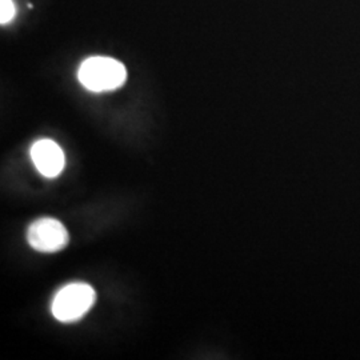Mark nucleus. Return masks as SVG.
<instances>
[{
    "label": "nucleus",
    "mask_w": 360,
    "mask_h": 360,
    "mask_svg": "<svg viewBox=\"0 0 360 360\" xmlns=\"http://www.w3.org/2000/svg\"><path fill=\"white\" fill-rule=\"evenodd\" d=\"M79 82L92 92L114 91L126 83V67L112 58L92 56L86 59L77 71Z\"/></svg>",
    "instance_id": "obj_1"
},
{
    "label": "nucleus",
    "mask_w": 360,
    "mask_h": 360,
    "mask_svg": "<svg viewBox=\"0 0 360 360\" xmlns=\"http://www.w3.org/2000/svg\"><path fill=\"white\" fill-rule=\"evenodd\" d=\"M96 300L95 290L87 283H70L60 288L53 297L52 315L62 323L80 321L90 311Z\"/></svg>",
    "instance_id": "obj_2"
},
{
    "label": "nucleus",
    "mask_w": 360,
    "mask_h": 360,
    "mask_svg": "<svg viewBox=\"0 0 360 360\" xmlns=\"http://www.w3.org/2000/svg\"><path fill=\"white\" fill-rule=\"evenodd\" d=\"M27 240L39 252L53 254L65 250L70 243V235L58 219L40 218L28 227Z\"/></svg>",
    "instance_id": "obj_3"
},
{
    "label": "nucleus",
    "mask_w": 360,
    "mask_h": 360,
    "mask_svg": "<svg viewBox=\"0 0 360 360\" xmlns=\"http://www.w3.org/2000/svg\"><path fill=\"white\" fill-rule=\"evenodd\" d=\"M31 159L39 172L46 178H56L65 165V153L51 139H40L31 147Z\"/></svg>",
    "instance_id": "obj_4"
},
{
    "label": "nucleus",
    "mask_w": 360,
    "mask_h": 360,
    "mask_svg": "<svg viewBox=\"0 0 360 360\" xmlns=\"http://www.w3.org/2000/svg\"><path fill=\"white\" fill-rule=\"evenodd\" d=\"M15 16V6L13 0H0V23H10Z\"/></svg>",
    "instance_id": "obj_5"
}]
</instances>
